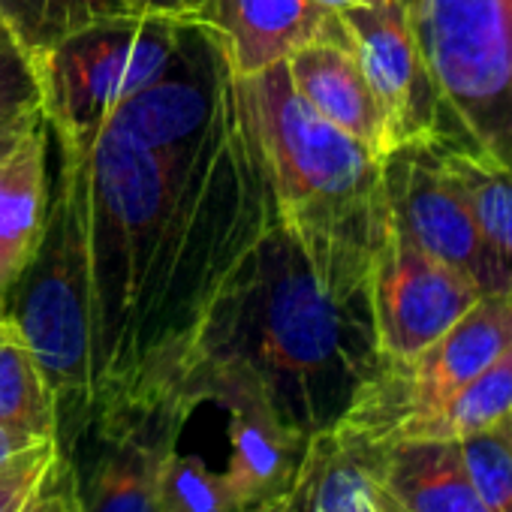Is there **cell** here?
Returning a JSON list of instances; mask_svg holds the SVG:
<instances>
[{
    "label": "cell",
    "instance_id": "cell-22",
    "mask_svg": "<svg viewBox=\"0 0 512 512\" xmlns=\"http://www.w3.org/2000/svg\"><path fill=\"white\" fill-rule=\"evenodd\" d=\"M160 512H238L223 473L199 455H172L160 479Z\"/></svg>",
    "mask_w": 512,
    "mask_h": 512
},
{
    "label": "cell",
    "instance_id": "cell-20",
    "mask_svg": "<svg viewBox=\"0 0 512 512\" xmlns=\"http://www.w3.org/2000/svg\"><path fill=\"white\" fill-rule=\"evenodd\" d=\"M512 416V347L458 389L413 440H461Z\"/></svg>",
    "mask_w": 512,
    "mask_h": 512
},
{
    "label": "cell",
    "instance_id": "cell-32",
    "mask_svg": "<svg viewBox=\"0 0 512 512\" xmlns=\"http://www.w3.org/2000/svg\"><path fill=\"white\" fill-rule=\"evenodd\" d=\"M419 4H422V0H404V7H407V13H410V19L416 16V10H419Z\"/></svg>",
    "mask_w": 512,
    "mask_h": 512
},
{
    "label": "cell",
    "instance_id": "cell-4",
    "mask_svg": "<svg viewBox=\"0 0 512 512\" xmlns=\"http://www.w3.org/2000/svg\"><path fill=\"white\" fill-rule=\"evenodd\" d=\"M413 28L437 88L434 139L512 169V0H422Z\"/></svg>",
    "mask_w": 512,
    "mask_h": 512
},
{
    "label": "cell",
    "instance_id": "cell-33",
    "mask_svg": "<svg viewBox=\"0 0 512 512\" xmlns=\"http://www.w3.org/2000/svg\"><path fill=\"white\" fill-rule=\"evenodd\" d=\"M0 28H4V25H0Z\"/></svg>",
    "mask_w": 512,
    "mask_h": 512
},
{
    "label": "cell",
    "instance_id": "cell-8",
    "mask_svg": "<svg viewBox=\"0 0 512 512\" xmlns=\"http://www.w3.org/2000/svg\"><path fill=\"white\" fill-rule=\"evenodd\" d=\"M371 317L386 359H410L455 326L485 293L458 269L389 226L371 269Z\"/></svg>",
    "mask_w": 512,
    "mask_h": 512
},
{
    "label": "cell",
    "instance_id": "cell-24",
    "mask_svg": "<svg viewBox=\"0 0 512 512\" xmlns=\"http://www.w3.org/2000/svg\"><path fill=\"white\" fill-rule=\"evenodd\" d=\"M40 109V85L34 61L0 28V124L25 118Z\"/></svg>",
    "mask_w": 512,
    "mask_h": 512
},
{
    "label": "cell",
    "instance_id": "cell-27",
    "mask_svg": "<svg viewBox=\"0 0 512 512\" xmlns=\"http://www.w3.org/2000/svg\"><path fill=\"white\" fill-rule=\"evenodd\" d=\"M40 112H43V109H37V112H31V115H25V118H16V121L0 124V157L13 151V145L25 136V130L34 124V118H37Z\"/></svg>",
    "mask_w": 512,
    "mask_h": 512
},
{
    "label": "cell",
    "instance_id": "cell-17",
    "mask_svg": "<svg viewBox=\"0 0 512 512\" xmlns=\"http://www.w3.org/2000/svg\"><path fill=\"white\" fill-rule=\"evenodd\" d=\"M0 425L28 443L58 440V398L25 335L0 317Z\"/></svg>",
    "mask_w": 512,
    "mask_h": 512
},
{
    "label": "cell",
    "instance_id": "cell-28",
    "mask_svg": "<svg viewBox=\"0 0 512 512\" xmlns=\"http://www.w3.org/2000/svg\"><path fill=\"white\" fill-rule=\"evenodd\" d=\"M46 443V440H43ZM34 443H28V440H22L19 434H13L10 428H4L0 425V464H7V461H13L16 455H22L25 449H31Z\"/></svg>",
    "mask_w": 512,
    "mask_h": 512
},
{
    "label": "cell",
    "instance_id": "cell-12",
    "mask_svg": "<svg viewBox=\"0 0 512 512\" xmlns=\"http://www.w3.org/2000/svg\"><path fill=\"white\" fill-rule=\"evenodd\" d=\"M196 22L217 37L235 79L260 76L317 40L344 37L341 16L311 0H205Z\"/></svg>",
    "mask_w": 512,
    "mask_h": 512
},
{
    "label": "cell",
    "instance_id": "cell-16",
    "mask_svg": "<svg viewBox=\"0 0 512 512\" xmlns=\"http://www.w3.org/2000/svg\"><path fill=\"white\" fill-rule=\"evenodd\" d=\"M365 449L329 428L308 440L299 473L284 497V512H377Z\"/></svg>",
    "mask_w": 512,
    "mask_h": 512
},
{
    "label": "cell",
    "instance_id": "cell-23",
    "mask_svg": "<svg viewBox=\"0 0 512 512\" xmlns=\"http://www.w3.org/2000/svg\"><path fill=\"white\" fill-rule=\"evenodd\" d=\"M58 455L61 440H46L34 443L13 461L0 464V512H31Z\"/></svg>",
    "mask_w": 512,
    "mask_h": 512
},
{
    "label": "cell",
    "instance_id": "cell-2",
    "mask_svg": "<svg viewBox=\"0 0 512 512\" xmlns=\"http://www.w3.org/2000/svg\"><path fill=\"white\" fill-rule=\"evenodd\" d=\"M278 223L314 278L338 299H368L374 256L389 232L383 160L320 118L293 88L287 64L238 79Z\"/></svg>",
    "mask_w": 512,
    "mask_h": 512
},
{
    "label": "cell",
    "instance_id": "cell-21",
    "mask_svg": "<svg viewBox=\"0 0 512 512\" xmlns=\"http://www.w3.org/2000/svg\"><path fill=\"white\" fill-rule=\"evenodd\" d=\"M464 470L491 512H512V416L458 440Z\"/></svg>",
    "mask_w": 512,
    "mask_h": 512
},
{
    "label": "cell",
    "instance_id": "cell-1",
    "mask_svg": "<svg viewBox=\"0 0 512 512\" xmlns=\"http://www.w3.org/2000/svg\"><path fill=\"white\" fill-rule=\"evenodd\" d=\"M380 365L371 296L326 293L275 220L211 314L187 380L229 377L287 431L314 437L344 419Z\"/></svg>",
    "mask_w": 512,
    "mask_h": 512
},
{
    "label": "cell",
    "instance_id": "cell-18",
    "mask_svg": "<svg viewBox=\"0 0 512 512\" xmlns=\"http://www.w3.org/2000/svg\"><path fill=\"white\" fill-rule=\"evenodd\" d=\"M434 148L443 169L458 184L497 266L512 284V169L443 139H434Z\"/></svg>",
    "mask_w": 512,
    "mask_h": 512
},
{
    "label": "cell",
    "instance_id": "cell-3",
    "mask_svg": "<svg viewBox=\"0 0 512 512\" xmlns=\"http://www.w3.org/2000/svg\"><path fill=\"white\" fill-rule=\"evenodd\" d=\"M0 317H7L25 335L46 371L58 398V440L67 431L73 437L88 434L97 398L88 272L79 199L61 154L55 178L49 175V211L40 247L22 278L0 299Z\"/></svg>",
    "mask_w": 512,
    "mask_h": 512
},
{
    "label": "cell",
    "instance_id": "cell-10",
    "mask_svg": "<svg viewBox=\"0 0 512 512\" xmlns=\"http://www.w3.org/2000/svg\"><path fill=\"white\" fill-rule=\"evenodd\" d=\"M193 416L184 404H157L97 419L88 434L100 458L82 476L85 512H160V479Z\"/></svg>",
    "mask_w": 512,
    "mask_h": 512
},
{
    "label": "cell",
    "instance_id": "cell-19",
    "mask_svg": "<svg viewBox=\"0 0 512 512\" xmlns=\"http://www.w3.org/2000/svg\"><path fill=\"white\" fill-rule=\"evenodd\" d=\"M121 16H136L124 0H0V25L31 61L67 37Z\"/></svg>",
    "mask_w": 512,
    "mask_h": 512
},
{
    "label": "cell",
    "instance_id": "cell-25",
    "mask_svg": "<svg viewBox=\"0 0 512 512\" xmlns=\"http://www.w3.org/2000/svg\"><path fill=\"white\" fill-rule=\"evenodd\" d=\"M31 512H85L82 476H79V464L73 461L70 449L61 446V455H58L52 473L46 476Z\"/></svg>",
    "mask_w": 512,
    "mask_h": 512
},
{
    "label": "cell",
    "instance_id": "cell-13",
    "mask_svg": "<svg viewBox=\"0 0 512 512\" xmlns=\"http://www.w3.org/2000/svg\"><path fill=\"white\" fill-rule=\"evenodd\" d=\"M287 76L296 94L329 124L362 142L380 160L392 151L389 127L371 85L350 49L347 31L335 40H317L287 61Z\"/></svg>",
    "mask_w": 512,
    "mask_h": 512
},
{
    "label": "cell",
    "instance_id": "cell-7",
    "mask_svg": "<svg viewBox=\"0 0 512 512\" xmlns=\"http://www.w3.org/2000/svg\"><path fill=\"white\" fill-rule=\"evenodd\" d=\"M383 190L395 232L464 272L482 293L512 290L431 136L410 139L383 157Z\"/></svg>",
    "mask_w": 512,
    "mask_h": 512
},
{
    "label": "cell",
    "instance_id": "cell-30",
    "mask_svg": "<svg viewBox=\"0 0 512 512\" xmlns=\"http://www.w3.org/2000/svg\"><path fill=\"white\" fill-rule=\"evenodd\" d=\"M371 482H374V479H371ZM371 497H374V509H377V512H407V509H404L398 500H392L377 482H374V488H371Z\"/></svg>",
    "mask_w": 512,
    "mask_h": 512
},
{
    "label": "cell",
    "instance_id": "cell-14",
    "mask_svg": "<svg viewBox=\"0 0 512 512\" xmlns=\"http://www.w3.org/2000/svg\"><path fill=\"white\" fill-rule=\"evenodd\" d=\"M52 130L40 112L10 154L0 157V299L40 247L49 211Z\"/></svg>",
    "mask_w": 512,
    "mask_h": 512
},
{
    "label": "cell",
    "instance_id": "cell-31",
    "mask_svg": "<svg viewBox=\"0 0 512 512\" xmlns=\"http://www.w3.org/2000/svg\"><path fill=\"white\" fill-rule=\"evenodd\" d=\"M287 497V494H284ZM284 497H275V500H266V503H256V506H247V509H238V512H284Z\"/></svg>",
    "mask_w": 512,
    "mask_h": 512
},
{
    "label": "cell",
    "instance_id": "cell-15",
    "mask_svg": "<svg viewBox=\"0 0 512 512\" xmlns=\"http://www.w3.org/2000/svg\"><path fill=\"white\" fill-rule=\"evenodd\" d=\"M362 449L371 479L407 512H491L464 470L458 440H398Z\"/></svg>",
    "mask_w": 512,
    "mask_h": 512
},
{
    "label": "cell",
    "instance_id": "cell-5",
    "mask_svg": "<svg viewBox=\"0 0 512 512\" xmlns=\"http://www.w3.org/2000/svg\"><path fill=\"white\" fill-rule=\"evenodd\" d=\"M187 22L121 16L97 22L34 58L40 109L55 139L91 145L133 94L172 61Z\"/></svg>",
    "mask_w": 512,
    "mask_h": 512
},
{
    "label": "cell",
    "instance_id": "cell-6",
    "mask_svg": "<svg viewBox=\"0 0 512 512\" xmlns=\"http://www.w3.org/2000/svg\"><path fill=\"white\" fill-rule=\"evenodd\" d=\"M512 347V290L485 293L455 326L410 359H386L335 425L362 446L413 440L476 374Z\"/></svg>",
    "mask_w": 512,
    "mask_h": 512
},
{
    "label": "cell",
    "instance_id": "cell-26",
    "mask_svg": "<svg viewBox=\"0 0 512 512\" xmlns=\"http://www.w3.org/2000/svg\"><path fill=\"white\" fill-rule=\"evenodd\" d=\"M136 16H157L175 22H196L205 0H124Z\"/></svg>",
    "mask_w": 512,
    "mask_h": 512
},
{
    "label": "cell",
    "instance_id": "cell-9",
    "mask_svg": "<svg viewBox=\"0 0 512 512\" xmlns=\"http://www.w3.org/2000/svg\"><path fill=\"white\" fill-rule=\"evenodd\" d=\"M350 49L383 109L392 151L410 139L434 136L437 88L425 64L404 0H380L341 13Z\"/></svg>",
    "mask_w": 512,
    "mask_h": 512
},
{
    "label": "cell",
    "instance_id": "cell-29",
    "mask_svg": "<svg viewBox=\"0 0 512 512\" xmlns=\"http://www.w3.org/2000/svg\"><path fill=\"white\" fill-rule=\"evenodd\" d=\"M311 4H317L320 10L326 13H347V10H359V7H371V4H380V0H311Z\"/></svg>",
    "mask_w": 512,
    "mask_h": 512
},
{
    "label": "cell",
    "instance_id": "cell-11",
    "mask_svg": "<svg viewBox=\"0 0 512 512\" xmlns=\"http://www.w3.org/2000/svg\"><path fill=\"white\" fill-rule=\"evenodd\" d=\"M181 395L193 410L214 401L229 413V464L223 479L238 509L284 497L290 491L311 437L287 431L260 398L229 377H190Z\"/></svg>",
    "mask_w": 512,
    "mask_h": 512
}]
</instances>
